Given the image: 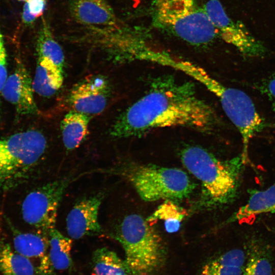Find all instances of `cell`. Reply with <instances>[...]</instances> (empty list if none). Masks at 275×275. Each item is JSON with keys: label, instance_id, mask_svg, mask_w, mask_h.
Returning <instances> with one entry per match:
<instances>
[{"label": "cell", "instance_id": "6da1fadb", "mask_svg": "<svg viewBox=\"0 0 275 275\" xmlns=\"http://www.w3.org/2000/svg\"><path fill=\"white\" fill-rule=\"evenodd\" d=\"M216 118L193 82L165 75L151 81L146 93L116 118L109 132L117 138L141 136L155 129L174 127L207 132L213 129Z\"/></svg>", "mask_w": 275, "mask_h": 275}, {"label": "cell", "instance_id": "7a4b0ae2", "mask_svg": "<svg viewBox=\"0 0 275 275\" xmlns=\"http://www.w3.org/2000/svg\"><path fill=\"white\" fill-rule=\"evenodd\" d=\"M180 158L186 169L201 182L205 205L220 206L234 199L244 163L241 155L221 160L202 147L190 146L181 151Z\"/></svg>", "mask_w": 275, "mask_h": 275}, {"label": "cell", "instance_id": "3957f363", "mask_svg": "<svg viewBox=\"0 0 275 275\" xmlns=\"http://www.w3.org/2000/svg\"><path fill=\"white\" fill-rule=\"evenodd\" d=\"M93 172L123 177L146 202L182 200L190 196L195 188L187 174L178 168L125 163Z\"/></svg>", "mask_w": 275, "mask_h": 275}, {"label": "cell", "instance_id": "277c9868", "mask_svg": "<svg viewBox=\"0 0 275 275\" xmlns=\"http://www.w3.org/2000/svg\"><path fill=\"white\" fill-rule=\"evenodd\" d=\"M151 17L156 28L192 45H208L217 35L197 0H153Z\"/></svg>", "mask_w": 275, "mask_h": 275}, {"label": "cell", "instance_id": "5b68a950", "mask_svg": "<svg viewBox=\"0 0 275 275\" xmlns=\"http://www.w3.org/2000/svg\"><path fill=\"white\" fill-rule=\"evenodd\" d=\"M110 236L122 246L134 275H154L163 265L166 253L162 239L142 216H126Z\"/></svg>", "mask_w": 275, "mask_h": 275}, {"label": "cell", "instance_id": "8992f818", "mask_svg": "<svg viewBox=\"0 0 275 275\" xmlns=\"http://www.w3.org/2000/svg\"><path fill=\"white\" fill-rule=\"evenodd\" d=\"M204 86L218 99L225 114L240 132L243 144L241 156L245 163L251 139L266 126L264 119L250 97L243 91L226 87L212 76Z\"/></svg>", "mask_w": 275, "mask_h": 275}, {"label": "cell", "instance_id": "52a82bcc", "mask_svg": "<svg viewBox=\"0 0 275 275\" xmlns=\"http://www.w3.org/2000/svg\"><path fill=\"white\" fill-rule=\"evenodd\" d=\"M71 176L54 180L31 191L24 199L22 214L24 221L48 237L54 229L58 210L66 189L75 180Z\"/></svg>", "mask_w": 275, "mask_h": 275}, {"label": "cell", "instance_id": "ba28073f", "mask_svg": "<svg viewBox=\"0 0 275 275\" xmlns=\"http://www.w3.org/2000/svg\"><path fill=\"white\" fill-rule=\"evenodd\" d=\"M217 35L232 45L243 55L258 57L263 55L265 48L239 21L230 17L219 0H209L204 7Z\"/></svg>", "mask_w": 275, "mask_h": 275}, {"label": "cell", "instance_id": "9c48e42d", "mask_svg": "<svg viewBox=\"0 0 275 275\" xmlns=\"http://www.w3.org/2000/svg\"><path fill=\"white\" fill-rule=\"evenodd\" d=\"M69 9L74 20L86 29L87 35H106L125 24L107 0H69Z\"/></svg>", "mask_w": 275, "mask_h": 275}, {"label": "cell", "instance_id": "30bf717a", "mask_svg": "<svg viewBox=\"0 0 275 275\" xmlns=\"http://www.w3.org/2000/svg\"><path fill=\"white\" fill-rule=\"evenodd\" d=\"M108 78L101 74L88 76L71 89L68 101L72 110L92 116L101 113L111 96Z\"/></svg>", "mask_w": 275, "mask_h": 275}, {"label": "cell", "instance_id": "8fae6325", "mask_svg": "<svg viewBox=\"0 0 275 275\" xmlns=\"http://www.w3.org/2000/svg\"><path fill=\"white\" fill-rule=\"evenodd\" d=\"M105 193L100 192L84 198L75 203L66 218V230L70 238L78 239L103 232L98 214Z\"/></svg>", "mask_w": 275, "mask_h": 275}, {"label": "cell", "instance_id": "7c38bea8", "mask_svg": "<svg viewBox=\"0 0 275 275\" xmlns=\"http://www.w3.org/2000/svg\"><path fill=\"white\" fill-rule=\"evenodd\" d=\"M33 80L25 66L17 62L6 80L1 95L13 105L19 115H35L39 110L33 95Z\"/></svg>", "mask_w": 275, "mask_h": 275}, {"label": "cell", "instance_id": "4fadbf2b", "mask_svg": "<svg viewBox=\"0 0 275 275\" xmlns=\"http://www.w3.org/2000/svg\"><path fill=\"white\" fill-rule=\"evenodd\" d=\"M63 70L51 61L37 58L33 87L34 91L44 97L54 95L63 83Z\"/></svg>", "mask_w": 275, "mask_h": 275}, {"label": "cell", "instance_id": "5bb4252c", "mask_svg": "<svg viewBox=\"0 0 275 275\" xmlns=\"http://www.w3.org/2000/svg\"><path fill=\"white\" fill-rule=\"evenodd\" d=\"M275 213V182L268 188L253 191L246 202L229 220L242 222L265 213Z\"/></svg>", "mask_w": 275, "mask_h": 275}, {"label": "cell", "instance_id": "9a60e30c", "mask_svg": "<svg viewBox=\"0 0 275 275\" xmlns=\"http://www.w3.org/2000/svg\"><path fill=\"white\" fill-rule=\"evenodd\" d=\"M91 116L73 110L65 115L61 121L60 129L65 148L72 151L84 142L88 134Z\"/></svg>", "mask_w": 275, "mask_h": 275}, {"label": "cell", "instance_id": "2e32d148", "mask_svg": "<svg viewBox=\"0 0 275 275\" xmlns=\"http://www.w3.org/2000/svg\"><path fill=\"white\" fill-rule=\"evenodd\" d=\"M92 269V275H134L125 260L105 247L93 252Z\"/></svg>", "mask_w": 275, "mask_h": 275}, {"label": "cell", "instance_id": "e0dca14e", "mask_svg": "<svg viewBox=\"0 0 275 275\" xmlns=\"http://www.w3.org/2000/svg\"><path fill=\"white\" fill-rule=\"evenodd\" d=\"M0 272L2 275H36V267L29 258L1 240Z\"/></svg>", "mask_w": 275, "mask_h": 275}, {"label": "cell", "instance_id": "ac0fdd59", "mask_svg": "<svg viewBox=\"0 0 275 275\" xmlns=\"http://www.w3.org/2000/svg\"><path fill=\"white\" fill-rule=\"evenodd\" d=\"M48 257L56 270H71L73 263L71 251L72 241L55 228L48 234Z\"/></svg>", "mask_w": 275, "mask_h": 275}, {"label": "cell", "instance_id": "d6986e66", "mask_svg": "<svg viewBox=\"0 0 275 275\" xmlns=\"http://www.w3.org/2000/svg\"><path fill=\"white\" fill-rule=\"evenodd\" d=\"M13 242L15 251L29 259H40L48 254V237L40 233H22L14 230Z\"/></svg>", "mask_w": 275, "mask_h": 275}, {"label": "cell", "instance_id": "ffe728a7", "mask_svg": "<svg viewBox=\"0 0 275 275\" xmlns=\"http://www.w3.org/2000/svg\"><path fill=\"white\" fill-rule=\"evenodd\" d=\"M37 57L44 58L53 62L63 70L65 56L62 48L54 38L47 21L42 22L36 41Z\"/></svg>", "mask_w": 275, "mask_h": 275}, {"label": "cell", "instance_id": "44dd1931", "mask_svg": "<svg viewBox=\"0 0 275 275\" xmlns=\"http://www.w3.org/2000/svg\"><path fill=\"white\" fill-rule=\"evenodd\" d=\"M21 168L0 140V190L14 187L26 180Z\"/></svg>", "mask_w": 275, "mask_h": 275}, {"label": "cell", "instance_id": "7402d4cb", "mask_svg": "<svg viewBox=\"0 0 275 275\" xmlns=\"http://www.w3.org/2000/svg\"><path fill=\"white\" fill-rule=\"evenodd\" d=\"M243 275H272V268L267 248L257 242L252 243Z\"/></svg>", "mask_w": 275, "mask_h": 275}, {"label": "cell", "instance_id": "603a6c76", "mask_svg": "<svg viewBox=\"0 0 275 275\" xmlns=\"http://www.w3.org/2000/svg\"><path fill=\"white\" fill-rule=\"evenodd\" d=\"M185 214L184 211L170 200H167L147 221L150 224L158 219L163 220L166 231L169 233H173L179 230Z\"/></svg>", "mask_w": 275, "mask_h": 275}, {"label": "cell", "instance_id": "cb8c5ba5", "mask_svg": "<svg viewBox=\"0 0 275 275\" xmlns=\"http://www.w3.org/2000/svg\"><path fill=\"white\" fill-rule=\"evenodd\" d=\"M244 269L227 264L217 256L206 262L199 275H243Z\"/></svg>", "mask_w": 275, "mask_h": 275}, {"label": "cell", "instance_id": "d4e9b609", "mask_svg": "<svg viewBox=\"0 0 275 275\" xmlns=\"http://www.w3.org/2000/svg\"><path fill=\"white\" fill-rule=\"evenodd\" d=\"M7 76V53L4 44L3 34L0 30V98L3 87L6 83ZM0 99V114L1 110Z\"/></svg>", "mask_w": 275, "mask_h": 275}, {"label": "cell", "instance_id": "484cf974", "mask_svg": "<svg viewBox=\"0 0 275 275\" xmlns=\"http://www.w3.org/2000/svg\"><path fill=\"white\" fill-rule=\"evenodd\" d=\"M260 87L261 92L266 95L269 100L275 107V74L264 80Z\"/></svg>", "mask_w": 275, "mask_h": 275}, {"label": "cell", "instance_id": "4316f807", "mask_svg": "<svg viewBox=\"0 0 275 275\" xmlns=\"http://www.w3.org/2000/svg\"><path fill=\"white\" fill-rule=\"evenodd\" d=\"M36 267V275H57L48 254L39 259Z\"/></svg>", "mask_w": 275, "mask_h": 275}, {"label": "cell", "instance_id": "83f0119b", "mask_svg": "<svg viewBox=\"0 0 275 275\" xmlns=\"http://www.w3.org/2000/svg\"><path fill=\"white\" fill-rule=\"evenodd\" d=\"M25 4L35 18L41 16L46 8V0H26Z\"/></svg>", "mask_w": 275, "mask_h": 275}, {"label": "cell", "instance_id": "f1b7e54d", "mask_svg": "<svg viewBox=\"0 0 275 275\" xmlns=\"http://www.w3.org/2000/svg\"><path fill=\"white\" fill-rule=\"evenodd\" d=\"M22 21L24 23L30 25L33 23L36 18L30 13L28 6L24 4L22 14Z\"/></svg>", "mask_w": 275, "mask_h": 275}, {"label": "cell", "instance_id": "f546056e", "mask_svg": "<svg viewBox=\"0 0 275 275\" xmlns=\"http://www.w3.org/2000/svg\"><path fill=\"white\" fill-rule=\"evenodd\" d=\"M18 1H24V2H25L26 0H18Z\"/></svg>", "mask_w": 275, "mask_h": 275}]
</instances>
